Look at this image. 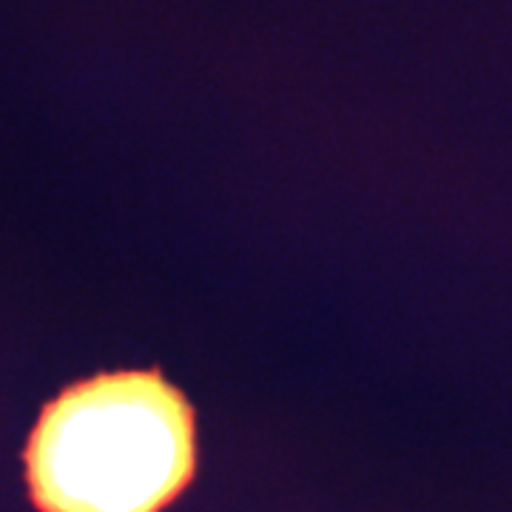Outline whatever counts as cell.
Returning <instances> with one entry per match:
<instances>
[{
    "mask_svg": "<svg viewBox=\"0 0 512 512\" xmlns=\"http://www.w3.org/2000/svg\"><path fill=\"white\" fill-rule=\"evenodd\" d=\"M37 512H163L197 476V413L163 370H114L43 404L23 450Z\"/></svg>",
    "mask_w": 512,
    "mask_h": 512,
    "instance_id": "1",
    "label": "cell"
}]
</instances>
